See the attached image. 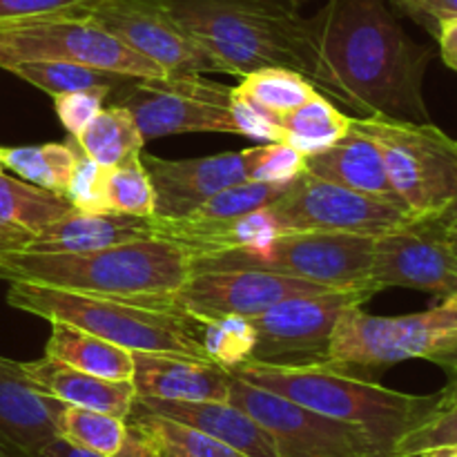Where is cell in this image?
<instances>
[{"mask_svg":"<svg viewBox=\"0 0 457 457\" xmlns=\"http://www.w3.org/2000/svg\"><path fill=\"white\" fill-rule=\"evenodd\" d=\"M244 382L293 400L342 422L364 428L384 457L440 406L442 395H411L339 364L266 366L244 361L228 369Z\"/></svg>","mask_w":457,"mask_h":457,"instance_id":"obj_2","label":"cell"},{"mask_svg":"<svg viewBox=\"0 0 457 457\" xmlns=\"http://www.w3.org/2000/svg\"><path fill=\"white\" fill-rule=\"evenodd\" d=\"M391 3L400 7L406 16L427 27L433 36L437 34L440 22L457 18V0H391Z\"/></svg>","mask_w":457,"mask_h":457,"instance_id":"obj_41","label":"cell"},{"mask_svg":"<svg viewBox=\"0 0 457 457\" xmlns=\"http://www.w3.org/2000/svg\"><path fill=\"white\" fill-rule=\"evenodd\" d=\"M62 402L40 391L22 361L0 357V457H38L58 437Z\"/></svg>","mask_w":457,"mask_h":457,"instance_id":"obj_18","label":"cell"},{"mask_svg":"<svg viewBox=\"0 0 457 457\" xmlns=\"http://www.w3.org/2000/svg\"><path fill=\"white\" fill-rule=\"evenodd\" d=\"M420 457H457V446H453V449L428 451V453H424V455H420Z\"/></svg>","mask_w":457,"mask_h":457,"instance_id":"obj_48","label":"cell"},{"mask_svg":"<svg viewBox=\"0 0 457 457\" xmlns=\"http://www.w3.org/2000/svg\"><path fill=\"white\" fill-rule=\"evenodd\" d=\"M214 58L219 74L262 67L311 70L308 18L290 0H159Z\"/></svg>","mask_w":457,"mask_h":457,"instance_id":"obj_3","label":"cell"},{"mask_svg":"<svg viewBox=\"0 0 457 457\" xmlns=\"http://www.w3.org/2000/svg\"><path fill=\"white\" fill-rule=\"evenodd\" d=\"M110 94V87H89L54 96V110H56L58 120L71 134V138H79L80 132L96 119Z\"/></svg>","mask_w":457,"mask_h":457,"instance_id":"obj_40","label":"cell"},{"mask_svg":"<svg viewBox=\"0 0 457 457\" xmlns=\"http://www.w3.org/2000/svg\"><path fill=\"white\" fill-rule=\"evenodd\" d=\"M80 152L83 150L76 138L67 143H45V145H0V163L4 170L18 174L22 181L62 196Z\"/></svg>","mask_w":457,"mask_h":457,"instance_id":"obj_29","label":"cell"},{"mask_svg":"<svg viewBox=\"0 0 457 457\" xmlns=\"http://www.w3.org/2000/svg\"><path fill=\"white\" fill-rule=\"evenodd\" d=\"M436 38L437 45H440L442 61L446 62V67L457 71V18L440 22Z\"/></svg>","mask_w":457,"mask_h":457,"instance_id":"obj_43","label":"cell"},{"mask_svg":"<svg viewBox=\"0 0 457 457\" xmlns=\"http://www.w3.org/2000/svg\"><path fill=\"white\" fill-rule=\"evenodd\" d=\"M79 9L170 74L219 71L214 58L159 0H87Z\"/></svg>","mask_w":457,"mask_h":457,"instance_id":"obj_15","label":"cell"},{"mask_svg":"<svg viewBox=\"0 0 457 457\" xmlns=\"http://www.w3.org/2000/svg\"><path fill=\"white\" fill-rule=\"evenodd\" d=\"M201 346L208 360L235 369L248 361L254 346V328L245 317H219L201 321Z\"/></svg>","mask_w":457,"mask_h":457,"instance_id":"obj_35","label":"cell"},{"mask_svg":"<svg viewBox=\"0 0 457 457\" xmlns=\"http://www.w3.org/2000/svg\"><path fill=\"white\" fill-rule=\"evenodd\" d=\"M56 424L58 436L71 445L107 457H116L128 436V422L123 418L70 404H62L58 411Z\"/></svg>","mask_w":457,"mask_h":457,"instance_id":"obj_33","label":"cell"},{"mask_svg":"<svg viewBox=\"0 0 457 457\" xmlns=\"http://www.w3.org/2000/svg\"><path fill=\"white\" fill-rule=\"evenodd\" d=\"M80 150L103 168H114L143 150L141 129L123 105L103 107L96 119L76 138Z\"/></svg>","mask_w":457,"mask_h":457,"instance_id":"obj_31","label":"cell"},{"mask_svg":"<svg viewBox=\"0 0 457 457\" xmlns=\"http://www.w3.org/2000/svg\"><path fill=\"white\" fill-rule=\"evenodd\" d=\"M87 0H0V22L74 9Z\"/></svg>","mask_w":457,"mask_h":457,"instance_id":"obj_42","label":"cell"},{"mask_svg":"<svg viewBox=\"0 0 457 457\" xmlns=\"http://www.w3.org/2000/svg\"><path fill=\"white\" fill-rule=\"evenodd\" d=\"M306 172L351 190L402 204L388 181L379 147L353 125L337 143L306 156Z\"/></svg>","mask_w":457,"mask_h":457,"instance_id":"obj_24","label":"cell"},{"mask_svg":"<svg viewBox=\"0 0 457 457\" xmlns=\"http://www.w3.org/2000/svg\"><path fill=\"white\" fill-rule=\"evenodd\" d=\"M105 190L107 168H103L96 161L89 159L85 152H80L62 196L70 201L71 208L83 210V212H110Z\"/></svg>","mask_w":457,"mask_h":457,"instance_id":"obj_39","label":"cell"},{"mask_svg":"<svg viewBox=\"0 0 457 457\" xmlns=\"http://www.w3.org/2000/svg\"><path fill=\"white\" fill-rule=\"evenodd\" d=\"M320 89L302 71L286 70V67H262L241 76V83L232 87L235 101L262 112L270 120L286 112L295 110Z\"/></svg>","mask_w":457,"mask_h":457,"instance_id":"obj_28","label":"cell"},{"mask_svg":"<svg viewBox=\"0 0 457 457\" xmlns=\"http://www.w3.org/2000/svg\"><path fill=\"white\" fill-rule=\"evenodd\" d=\"M25 370L40 391L56 397L62 404L101 411L125 420L137 400L132 382L96 378L47 355L36 361H27Z\"/></svg>","mask_w":457,"mask_h":457,"instance_id":"obj_23","label":"cell"},{"mask_svg":"<svg viewBox=\"0 0 457 457\" xmlns=\"http://www.w3.org/2000/svg\"><path fill=\"white\" fill-rule=\"evenodd\" d=\"M353 128L379 147L388 181L415 219H437L457 196V141L437 125L364 116Z\"/></svg>","mask_w":457,"mask_h":457,"instance_id":"obj_9","label":"cell"},{"mask_svg":"<svg viewBox=\"0 0 457 457\" xmlns=\"http://www.w3.org/2000/svg\"><path fill=\"white\" fill-rule=\"evenodd\" d=\"M446 373H449V382H446V386L440 391L442 402H445V404H457V366L449 369Z\"/></svg>","mask_w":457,"mask_h":457,"instance_id":"obj_46","label":"cell"},{"mask_svg":"<svg viewBox=\"0 0 457 457\" xmlns=\"http://www.w3.org/2000/svg\"><path fill=\"white\" fill-rule=\"evenodd\" d=\"M437 221H442V223H457V196H455L453 201H451L449 205H446V210L440 214V217H437Z\"/></svg>","mask_w":457,"mask_h":457,"instance_id":"obj_47","label":"cell"},{"mask_svg":"<svg viewBox=\"0 0 457 457\" xmlns=\"http://www.w3.org/2000/svg\"><path fill=\"white\" fill-rule=\"evenodd\" d=\"M7 302L47 321L76 326L129 353H174L208 360L199 339L201 321L183 311L174 295L119 297L12 281Z\"/></svg>","mask_w":457,"mask_h":457,"instance_id":"obj_5","label":"cell"},{"mask_svg":"<svg viewBox=\"0 0 457 457\" xmlns=\"http://www.w3.org/2000/svg\"><path fill=\"white\" fill-rule=\"evenodd\" d=\"M302 172H306V154L288 143H263L253 147L250 181L286 186Z\"/></svg>","mask_w":457,"mask_h":457,"instance_id":"obj_38","label":"cell"},{"mask_svg":"<svg viewBox=\"0 0 457 457\" xmlns=\"http://www.w3.org/2000/svg\"><path fill=\"white\" fill-rule=\"evenodd\" d=\"M137 120L143 138L190 132L241 134L232 89L201 74L172 71L161 79H129L110 94Z\"/></svg>","mask_w":457,"mask_h":457,"instance_id":"obj_10","label":"cell"},{"mask_svg":"<svg viewBox=\"0 0 457 457\" xmlns=\"http://www.w3.org/2000/svg\"><path fill=\"white\" fill-rule=\"evenodd\" d=\"M373 244L375 237L364 235L284 230L250 248L190 257V275L214 270H266L333 290H370Z\"/></svg>","mask_w":457,"mask_h":457,"instance_id":"obj_6","label":"cell"},{"mask_svg":"<svg viewBox=\"0 0 457 457\" xmlns=\"http://www.w3.org/2000/svg\"><path fill=\"white\" fill-rule=\"evenodd\" d=\"M152 235L179 244L187 257L250 248L279 235L281 226L266 208L235 219H159L150 217Z\"/></svg>","mask_w":457,"mask_h":457,"instance_id":"obj_21","label":"cell"},{"mask_svg":"<svg viewBox=\"0 0 457 457\" xmlns=\"http://www.w3.org/2000/svg\"><path fill=\"white\" fill-rule=\"evenodd\" d=\"M71 204L56 192L0 174V226L18 228L29 235L70 214Z\"/></svg>","mask_w":457,"mask_h":457,"instance_id":"obj_30","label":"cell"},{"mask_svg":"<svg viewBox=\"0 0 457 457\" xmlns=\"http://www.w3.org/2000/svg\"><path fill=\"white\" fill-rule=\"evenodd\" d=\"M453 366H457V357H455V360H451L449 364H446V366H442V369H445V370H449V369H453Z\"/></svg>","mask_w":457,"mask_h":457,"instance_id":"obj_50","label":"cell"},{"mask_svg":"<svg viewBox=\"0 0 457 457\" xmlns=\"http://www.w3.org/2000/svg\"><path fill=\"white\" fill-rule=\"evenodd\" d=\"M370 290H330L275 303L250 317L254 346L248 361L266 366H320L330 361L335 324L351 306H364Z\"/></svg>","mask_w":457,"mask_h":457,"instance_id":"obj_11","label":"cell"},{"mask_svg":"<svg viewBox=\"0 0 457 457\" xmlns=\"http://www.w3.org/2000/svg\"><path fill=\"white\" fill-rule=\"evenodd\" d=\"M141 409L199 428L245 457H279L270 433L230 402H172L137 397Z\"/></svg>","mask_w":457,"mask_h":457,"instance_id":"obj_20","label":"cell"},{"mask_svg":"<svg viewBox=\"0 0 457 457\" xmlns=\"http://www.w3.org/2000/svg\"><path fill=\"white\" fill-rule=\"evenodd\" d=\"M333 288L277 275L266 270H214L195 272L174 293V302L195 320L219 317H257L275 303L302 295L330 293Z\"/></svg>","mask_w":457,"mask_h":457,"instance_id":"obj_16","label":"cell"},{"mask_svg":"<svg viewBox=\"0 0 457 457\" xmlns=\"http://www.w3.org/2000/svg\"><path fill=\"white\" fill-rule=\"evenodd\" d=\"M308 79L360 119L428 123L424 76L431 49L418 45L384 0H328L312 18Z\"/></svg>","mask_w":457,"mask_h":457,"instance_id":"obj_1","label":"cell"},{"mask_svg":"<svg viewBox=\"0 0 457 457\" xmlns=\"http://www.w3.org/2000/svg\"><path fill=\"white\" fill-rule=\"evenodd\" d=\"M29 232L18 230V228H9V226H0V250H9V248H21L29 241Z\"/></svg>","mask_w":457,"mask_h":457,"instance_id":"obj_45","label":"cell"},{"mask_svg":"<svg viewBox=\"0 0 457 457\" xmlns=\"http://www.w3.org/2000/svg\"><path fill=\"white\" fill-rule=\"evenodd\" d=\"M13 76H18L25 83L34 85L40 92L49 96H61L67 92H79V89L89 87H110L114 92L116 87L134 76L116 74V71L94 70V67L76 65V62H61V61H29L18 62L9 67Z\"/></svg>","mask_w":457,"mask_h":457,"instance_id":"obj_32","label":"cell"},{"mask_svg":"<svg viewBox=\"0 0 457 457\" xmlns=\"http://www.w3.org/2000/svg\"><path fill=\"white\" fill-rule=\"evenodd\" d=\"M284 186H275V183H262V181H244L237 186L226 187V190L217 192L210 196L205 204L192 210L187 217L190 219H235L244 217V214L254 212V210L268 208L277 196L281 195Z\"/></svg>","mask_w":457,"mask_h":457,"instance_id":"obj_36","label":"cell"},{"mask_svg":"<svg viewBox=\"0 0 457 457\" xmlns=\"http://www.w3.org/2000/svg\"><path fill=\"white\" fill-rule=\"evenodd\" d=\"M370 290L413 288L453 297L457 295V254L437 219H418L375 237Z\"/></svg>","mask_w":457,"mask_h":457,"instance_id":"obj_14","label":"cell"},{"mask_svg":"<svg viewBox=\"0 0 457 457\" xmlns=\"http://www.w3.org/2000/svg\"><path fill=\"white\" fill-rule=\"evenodd\" d=\"M150 219L119 212H83L71 210L58 221L29 237L21 248L34 253H85L128 241L152 239Z\"/></svg>","mask_w":457,"mask_h":457,"instance_id":"obj_22","label":"cell"},{"mask_svg":"<svg viewBox=\"0 0 457 457\" xmlns=\"http://www.w3.org/2000/svg\"><path fill=\"white\" fill-rule=\"evenodd\" d=\"M3 170H4V168H3V163H0V174H3Z\"/></svg>","mask_w":457,"mask_h":457,"instance_id":"obj_52","label":"cell"},{"mask_svg":"<svg viewBox=\"0 0 457 457\" xmlns=\"http://www.w3.org/2000/svg\"><path fill=\"white\" fill-rule=\"evenodd\" d=\"M137 397L172 402H230L232 375L226 366L174 353H132Z\"/></svg>","mask_w":457,"mask_h":457,"instance_id":"obj_19","label":"cell"},{"mask_svg":"<svg viewBox=\"0 0 457 457\" xmlns=\"http://www.w3.org/2000/svg\"><path fill=\"white\" fill-rule=\"evenodd\" d=\"M38 457H107V455L94 453V451H87V449H83V446L71 445L70 440H65V437L58 436V437H54V440L49 442L43 451H40Z\"/></svg>","mask_w":457,"mask_h":457,"instance_id":"obj_44","label":"cell"},{"mask_svg":"<svg viewBox=\"0 0 457 457\" xmlns=\"http://www.w3.org/2000/svg\"><path fill=\"white\" fill-rule=\"evenodd\" d=\"M190 277V257L168 239H138L85 253L0 250V279L119 297H172Z\"/></svg>","mask_w":457,"mask_h":457,"instance_id":"obj_4","label":"cell"},{"mask_svg":"<svg viewBox=\"0 0 457 457\" xmlns=\"http://www.w3.org/2000/svg\"><path fill=\"white\" fill-rule=\"evenodd\" d=\"M230 404L270 433L279 457H384L373 437L357 424L317 413L237 375L230 382Z\"/></svg>","mask_w":457,"mask_h":457,"instance_id":"obj_13","label":"cell"},{"mask_svg":"<svg viewBox=\"0 0 457 457\" xmlns=\"http://www.w3.org/2000/svg\"><path fill=\"white\" fill-rule=\"evenodd\" d=\"M290 3H295V4H299V3H303V0H290Z\"/></svg>","mask_w":457,"mask_h":457,"instance_id":"obj_51","label":"cell"},{"mask_svg":"<svg viewBox=\"0 0 457 457\" xmlns=\"http://www.w3.org/2000/svg\"><path fill=\"white\" fill-rule=\"evenodd\" d=\"M125 422L128 436L116 457H245L199 428L141 409L137 402Z\"/></svg>","mask_w":457,"mask_h":457,"instance_id":"obj_25","label":"cell"},{"mask_svg":"<svg viewBox=\"0 0 457 457\" xmlns=\"http://www.w3.org/2000/svg\"><path fill=\"white\" fill-rule=\"evenodd\" d=\"M29 61H61L134 79L168 76L79 7L0 22V67Z\"/></svg>","mask_w":457,"mask_h":457,"instance_id":"obj_8","label":"cell"},{"mask_svg":"<svg viewBox=\"0 0 457 457\" xmlns=\"http://www.w3.org/2000/svg\"><path fill=\"white\" fill-rule=\"evenodd\" d=\"M445 228H446V237H449L451 245H453L457 254V223H445Z\"/></svg>","mask_w":457,"mask_h":457,"instance_id":"obj_49","label":"cell"},{"mask_svg":"<svg viewBox=\"0 0 457 457\" xmlns=\"http://www.w3.org/2000/svg\"><path fill=\"white\" fill-rule=\"evenodd\" d=\"M141 161L154 187V217L181 219L217 192L250 181L253 147L179 161L141 152Z\"/></svg>","mask_w":457,"mask_h":457,"instance_id":"obj_17","label":"cell"},{"mask_svg":"<svg viewBox=\"0 0 457 457\" xmlns=\"http://www.w3.org/2000/svg\"><path fill=\"white\" fill-rule=\"evenodd\" d=\"M457 357V295L440 306L400 317H379L351 306L335 324L330 364L378 379L384 369L409 360L446 366Z\"/></svg>","mask_w":457,"mask_h":457,"instance_id":"obj_7","label":"cell"},{"mask_svg":"<svg viewBox=\"0 0 457 457\" xmlns=\"http://www.w3.org/2000/svg\"><path fill=\"white\" fill-rule=\"evenodd\" d=\"M279 143H288L302 154L321 152L337 143L351 129L353 116H346L326 94L317 92L295 110L277 116Z\"/></svg>","mask_w":457,"mask_h":457,"instance_id":"obj_27","label":"cell"},{"mask_svg":"<svg viewBox=\"0 0 457 457\" xmlns=\"http://www.w3.org/2000/svg\"><path fill=\"white\" fill-rule=\"evenodd\" d=\"M453 446H457V404L440 402V406L422 424L397 442L393 457H420L428 451Z\"/></svg>","mask_w":457,"mask_h":457,"instance_id":"obj_37","label":"cell"},{"mask_svg":"<svg viewBox=\"0 0 457 457\" xmlns=\"http://www.w3.org/2000/svg\"><path fill=\"white\" fill-rule=\"evenodd\" d=\"M107 208L129 217H154V187L141 161V152L107 168Z\"/></svg>","mask_w":457,"mask_h":457,"instance_id":"obj_34","label":"cell"},{"mask_svg":"<svg viewBox=\"0 0 457 457\" xmlns=\"http://www.w3.org/2000/svg\"><path fill=\"white\" fill-rule=\"evenodd\" d=\"M281 230H321L379 237L418 221L397 201L337 186L311 172L286 183L281 195L268 205Z\"/></svg>","mask_w":457,"mask_h":457,"instance_id":"obj_12","label":"cell"},{"mask_svg":"<svg viewBox=\"0 0 457 457\" xmlns=\"http://www.w3.org/2000/svg\"><path fill=\"white\" fill-rule=\"evenodd\" d=\"M49 324H52V335L45 346V355L96 378L132 382V353L96 335L85 333L76 326L62 321H49Z\"/></svg>","mask_w":457,"mask_h":457,"instance_id":"obj_26","label":"cell"}]
</instances>
